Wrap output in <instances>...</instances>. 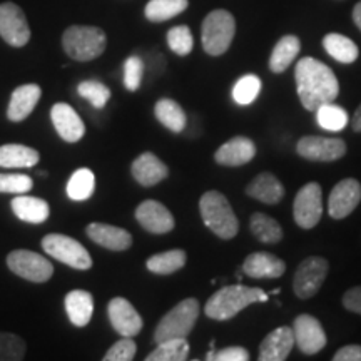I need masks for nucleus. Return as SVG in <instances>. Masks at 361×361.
<instances>
[{
    "label": "nucleus",
    "mask_w": 361,
    "mask_h": 361,
    "mask_svg": "<svg viewBox=\"0 0 361 361\" xmlns=\"http://www.w3.org/2000/svg\"><path fill=\"white\" fill-rule=\"evenodd\" d=\"M256 156V144L246 135H236V137L226 141L218 151L214 152V161L219 166L226 168H239L251 162Z\"/></svg>",
    "instance_id": "nucleus-17"
},
{
    "label": "nucleus",
    "mask_w": 361,
    "mask_h": 361,
    "mask_svg": "<svg viewBox=\"0 0 361 361\" xmlns=\"http://www.w3.org/2000/svg\"><path fill=\"white\" fill-rule=\"evenodd\" d=\"M200 213L207 228L221 239H233L239 231V221L231 202L219 191H206L200 200Z\"/></svg>",
    "instance_id": "nucleus-3"
},
{
    "label": "nucleus",
    "mask_w": 361,
    "mask_h": 361,
    "mask_svg": "<svg viewBox=\"0 0 361 361\" xmlns=\"http://www.w3.org/2000/svg\"><path fill=\"white\" fill-rule=\"evenodd\" d=\"M316 121H318V124L322 126L323 129L338 133V130H343L348 126V112L343 109V107L336 106V104L328 102L323 104V106L316 111Z\"/></svg>",
    "instance_id": "nucleus-36"
},
{
    "label": "nucleus",
    "mask_w": 361,
    "mask_h": 361,
    "mask_svg": "<svg viewBox=\"0 0 361 361\" xmlns=\"http://www.w3.org/2000/svg\"><path fill=\"white\" fill-rule=\"evenodd\" d=\"M11 207L13 214L24 223L42 224L51 214V207H49L47 201L40 200V197L25 196V194H17L11 202Z\"/></svg>",
    "instance_id": "nucleus-25"
},
{
    "label": "nucleus",
    "mask_w": 361,
    "mask_h": 361,
    "mask_svg": "<svg viewBox=\"0 0 361 361\" xmlns=\"http://www.w3.org/2000/svg\"><path fill=\"white\" fill-rule=\"evenodd\" d=\"M188 356V338H173L157 343V348L146 356V361H184Z\"/></svg>",
    "instance_id": "nucleus-34"
},
{
    "label": "nucleus",
    "mask_w": 361,
    "mask_h": 361,
    "mask_svg": "<svg viewBox=\"0 0 361 361\" xmlns=\"http://www.w3.org/2000/svg\"><path fill=\"white\" fill-rule=\"evenodd\" d=\"M329 264L322 256H310L303 259L293 276V291L300 300H310L318 295L326 279Z\"/></svg>",
    "instance_id": "nucleus-8"
},
{
    "label": "nucleus",
    "mask_w": 361,
    "mask_h": 361,
    "mask_svg": "<svg viewBox=\"0 0 361 361\" xmlns=\"http://www.w3.org/2000/svg\"><path fill=\"white\" fill-rule=\"evenodd\" d=\"M333 361H361V345H346L333 355Z\"/></svg>",
    "instance_id": "nucleus-46"
},
{
    "label": "nucleus",
    "mask_w": 361,
    "mask_h": 361,
    "mask_svg": "<svg viewBox=\"0 0 361 361\" xmlns=\"http://www.w3.org/2000/svg\"><path fill=\"white\" fill-rule=\"evenodd\" d=\"M64 306L71 323L78 328L87 326L94 314V298L85 290H74L67 293Z\"/></svg>",
    "instance_id": "nucleus-27"
},
{
    "label": "nucleus",
    "mask_w": 361,
    "mask_h": 361,
    "mask_svg": "<svg viewBox=\"0 0 361 361\" xmlns=\"http://www.w3.org/2000/svg\"><path fill=\"white\" fill-rule=\"evenodd\" d=\"M351 129H353V133H361V104L351 117Z\"/></svg>",
    "instance_id": "nucleus-47"
},
{
    "label": "nucleus",
    "mask_w": 361,
    "mask_h": 361,
    "mask_svg": "<svg viewBox=\"0 0 361 361\" xmlns=\"http://www.w3.org/2000/svg\"><path fill=\"white\" fill-rule=\"evenodd\" d=\"M293 333H295V343L298 350L303 355H316L326 346V333L322 323L311 314H300L293 323Z\"/></svg>",
    "instance_id": "nucleus-14"
},
{
    "label": "nucleus",
    "mask_w": 361,
    "mask_h": 361,
    "mask_svg": "<svg viewBox=\"0 0 361 361\" xmlns=\"http://www.w3.org/2000/svg\"><path fill=\"white\" fill-rule=\"evenodd\" d=\"M361 202V183L355 178L341 179L331 189L328 200V213L333 219L348 218Z\"/></svg>",
    "instance_id": "nucleus-13"
},
{
    "label": "nucleus",
    "mask_w": 361,
    "mask_h": 361,
    "mask_svg": "<svg viewBox=\"0 0 361 361\" xmlns=\"http://www.w3.org/2000/svg\"><path fill=\"white\" fill-rule=\"evenodd\" d=\"M107 314L112 328L119 333L121 336L134 338L141 333L142 318L137 310L129 303L126 298H112L107 306Z\"/></svg>",
    "instance_id": "nucleus-16"
},
{
    "label": "nucleus",
    "mask_w": 361,
    "mask_h": 361,
    "mask_svg": "<svg viewBox=\"0 0 361 361\" xmlns=\"http://www.w3.org/2000/svg\"><path fill=\"white\" fill-rule=\"evenodd\" d=\"M346 151V142L338 137L303 135L296 144L298 156L313 162H335L345 157Z\"/></svg>",
    "instance_id": "nucleus-11"
},
{
    "label": "nucleus",
    "mask_w": 361,
    "mask_h": 361,
    "mask_svg": "<svg viewBox=\"0 0 361 361\" xmlns=\"http://www.w3.org/2000/svg\"><path fill=\"white\" fill-rule=\"evenodd\" d=\"M300 51V37H296V35L293 34L283 35V37L276 42V45H274L273 52H271L269 56V71L273 72V74H283V72L295 62V59L298 57Z\"/></svg>",
    "instance_id": "nucleus-28"
},
{
    "label": "nucleus",
    "mask_w": 361,
    "mask_h": 361,
    "mask_svg": "<svg viewBox=\"0 0 361 361\" xmlns=\"http://www.w3.org/2000/svg\"><path fill=\"white\" fill-rule=\"evenodd\" d=\"M295 346V333L290 326H279L268 333L259 345V361H284Z\"/></svg>",
    "instance_id": "nucleus-19"
},
{
    "label": "nucleus",
    "mask_w": 361,
    "mask_h": 361,
    "mask_svg": "<svg viewBox=\"0 0 361 361\" xmlns=\"http://www.w3.org/2000/svg\"><path fill=\"white\" fill-rule=\"evenodd\" d=\"M40 161L39 151L24 144H4L0 146V168L30 169Z\"/></svg>",
    "instance_id": "nucleus-26"
},
{
    "label": "nucleus",
    "mask_w": 361,
    "mask_h": 361,
    "mask_svg": "<svg viewBox=\"0 0 361 361\" xmlns=\"http://www.w3.org/2000/svg\"><path fill=\"white\" fill-rule=\"evenodd\" d=\"M7 266L13 274L32 283H45L54 274L51 261L29 250H16L8 252Z\"/></svg>",
    "instance_id": "nucleus-10"
},
{
    "label": "nucleus",
    "mask_w": 361,
    "mask_h": 361,
    "mask_svg": "<svg viewBox=\"0 0 361 361\" xmlns=\"http://www.w3.org/2000/svg\"><path fill=\"white\" fill-rule=\"evenodd\" d=\"M261 90V79L255 74H246L234 84L233 87V99L239 106H247L259 96Z\"/></svg>",
    "instance_id": "nucleus-38"
},
{
    "label": "nucleus",
    "mask_w": 361,
    "mask_h": 361,
    "mask_svg": "<svg viewBox=\"0 0 361 361\" xmlns=\"http://www.w3.org/2000/svg\"><path fill=\"white\" fill-rule=\"evenodd\" d=\"M96 189V176L87 168H80L71 176L67 183V196L72 201H85L89 200Z\"/></svg>",
    "instance_id": "nucleus-35"
},
{
    "label": "nucleus",
    "mask_w": 361,
    "mask_h": 361,
    "mask_svg": "<svg viewBox=\"0 0 361 361\" xmlns=\"http://www.w3.org/2000/svg\"><path fill=\"white\" fill-rule=\"evenodd\" d=\"M250 231L263 245H278L283 239V228L276 219L264 213H252Z\"/></svg>",
    "instance_id": "nucleus-31"
},
{
    "label": "nucleus",
    "mask_w": 361,
    "mask_h": 361,
    "mask_svg": "<svg viewBox=\"0 0 361 361\" xmlns=\"http://www.w3.org/2000/svg\"><path fill=\"white\" fill-rule=\"evenodd\" d=\"M343 306L351 313L361 314V286H353L343 295Z\"/></svg>",
    "instance_id": "nucleus-45"
},
{
    "label": "nucleus",
    "mask_w": 361,
    "mask_h": 361,
    "mask_svg": "<svg viewBox=\"0 0 361 361\" xmlns=\"http://www.w3.org/2000/svg\"><path fill=\"white\" fill-rule=\"evenodd\" d=\"M87 236L99 246L111 251H126L133 246V236L128 229L106 223H92L85 229Z\"/></svg>",
    "instance_id": "nucleus-21"
},
{
    "label": "nucleus",
    "mask_w": 361,
    "mask_h": 361,
    "mask_svg": "<svg viewBox=\"0 0 361 361\" xmlns=\"http://www.w3.org/2000/svg\"><path fill=\"white\" fill-rule=\"evenodd\" d=\"M25 341L13 333H0V361H20L25 358Z\"/></svg>",
    "instance_id": "nucleus-40"
},
{
    "label": "nucleus",
    "mask_w": 361,
    "mask_h": 361,
    "mask_svg": "<svg viewBox=\"0 0 361 361\" xmlns=\"http://www.w3.org/2000/svg\"><path fill=\"white\" fill-rule=\"evenodd\" d=\"M323 47L328 52L329 57L335 61L341 62V64H353V62L360 56V49L353 40L346 35L329 32L323 37Z\"/></svg>",
    "instance_id": "nucleus-30"
},
{
    "label": "nucleus",
    "mask_w": 361,
    "mask_h": 361,
    "mask_svg": "<svg viewBox=\"0 0 361 361\" xmlns=\"http://www.w3.org/2000/svg\"><path fill=\"white\" fill-rule=\"evenodd\" d=\"M0 37L12 47H24L30 40L29 22L17 4H0Z\"/></svg>",
    "instance_id": "nucleus-12"
},
{
    "label": "nucleus",
    "mask_w": 361,
    "mask_h": 361,
    "mask_svg": "<svg viewBox=\"0 0 361 361\" xmlns=\"http://www.w3.org/2000/svg\"><path fill=\"white\" fill-rule=\"evenodd\" d=\"M133 178L144 188H152L169 176V168L152 152H142L130 166Z\"/></svg>",
    "instance_id": "nucleus-23"
},
{
    "label": "nucleus",
    "mask_w": 361,
    "mask_h": 361,
    "mask_svg": "<svg viewBox=\"0 0 361 361\" xmlns=\"http://www.w3.org/2000/svg\"><path fill=\"white\" fill-rule=\"evenodd\" d=\"M298 97L306 111L316 112L323 104L336 101L340 84L329 67L314 57H303L295 67Z\"/></svg>",
    "instance_id": "nucleus-1"
},
{
    "label": "nucleus",
    "mask_w": 361,
    "mask_h": 361,
    "mask_svg": "<svg viewBox=\"0 0 361 361\" xmlns=\"http://www.w3.org/2000/svg\"><path fill=\"white\" fill-rule=\"evenodd\" d=\"M34 188V180L25 174H0V192L27 194Z\"/></svg>",
    "instance_id": "nucleus-41"
},
{
    "label": "nucleus",
    "mask_w": 361,
    "mask_h": 361,
    "mask_svg": "<svg viewBox=\"0 0 361 361\" xmlns=\"http://www.w3.org/2000/svg\"><path fill=\"white\" fill-rule=\"evenodd\" d=\"M200 318V301L196 298H186L168 311L157 323L154 341L161 343L173 338H188Z\"/></svg>",
    "instance_id": "nucleus-6"
},
{
    "label": "nucleus",
    "mask_w": 361,
    "mask_h": 361,
    "mask_svg": "<svg viewBox=\"0 0 361 361\" xmlns=\"http://www.w3.org/2000/svg\"><path fill=\"white\" fill-rule=\"evenodd\" d=\"M62 47L74 61L89 62L106 51L107 35L94 25H71L62 34Z\"/></svg>",
    "instance_id": "nucleus-4"
},
{
    "label": "nucleus",
    "mask_w": 361,
    "mask_h": 361,
    "mask_svg": "<svg viewBox=\"0 0 361 361\" xmlns=\"http://www.w3.org/2000/svg\"><path fill=\"white\" fill-rule=\"evenodd\" d=\"M168 45L176 56L186 57L192 52L194 37L188 25H176L168 32Z\"/></svg>",
    "instance_id": "nucleus-39"
},
{
    "label": "nucleus",
    "mask_w": 361,
    "mask_h": 361,
    "mask_svg": "<svg viewBox=\"0 0 361 361\" xmlns=\"http://www.w3.org/2000/svg\"><path fill=\"white\" fill-rule=\"evenodd\" d=\"M207 361H247L250 351L243 346H229L219 351H209L206 356Z\"/></svg>",
    "instance_id": "nucleus-44"
},
{
    "label": "nucleus",
    "mask_w": 361,
    "mask_h": 361,
    "mask_svg": "<svg viewBox=\"0 0 361 361\" xmlns=\"http://www.w3.org/2000/svg\"><path fill=\"white\" fill-rule=\"evenodd\" d=\"M154 114H156V119L159 121L164 128H168L176 134L183 133V130L186 129L188 116L183 107H180L174 99H168V97L159 99L154 106Z\"/></svg>",
    "instance_id": "nucleus-29"
},
{
    "label": "nucleus",
    "mask_w": 361,
    "mask_h": 361,
    "mask_svg": "<svg viewBox=\"0 0 361 361\" xmlns=\"http://www.w3.org/2000/svg\"><path fill=\"white\" fill-rule=\"evenodd\" d=\"M188 261L186 251L183 250H171L159 252V255L151 256L146 261V268L154 274H162V276H168V274H173L176 271L183 269L184 264Z\"/></svg>",
    "instance_id": "nucleus-33"
},
{
    "label": "nucleus",
    "mask_w": 361,
    "mask_h": 361,
    "mask_svg": "<svg viewBox=\"0 0 361 361\" xmlns=\"http://www.w3.org/2000/svg\"><path fill=\"white\" fill-rule=\"evenodd\" d=\"M137 223L151 234H166L176 228L174 216L162 202L154 200H146L135 209Z\"/></svg>",
    "instance_id": "nucleus-15"
},
{
    "label": "nucleus",
    "mask_w": 361,
    "mask_h": 361,
    "mask_svg": "<svg viewBox=\"0 0 361 361\" xmlns=\"http://www.w3.org/2000/svg\"><path fill=\"white\" fill-rule=\"evenodd\" d=\"M351 17H353L355 25L361 30V0L353 7V12H351Z\"/></svg>",
    "instance_id": "nucleus-48"
},
{
    "label": "nucleus",
    "mask_w": 361,
    "mask_h": 361,
    "mask_svg": "<svg viewBox=\"0 0 361 361\" xmlns=\"http://www.w3.org/2000/svg\"><path fill=\"white\" fill-rule=\"evenodd\" d=\"M42 96V89L37 84H24L19 85L12 92L11 102L7 107V117L12 123H22L27 119L35 109Z\"/></svg>",
    "instance_id": "nucleus-22"
},
{
    "label": "nucleus",
    "mask_w": 361,
    "mask_h": 361,
    "mask_svg": "<svg viewBox=\"0 0 361 361\" xmlns=\"http://www.w3.org/2000/svg\"><path fill=\"white\" fill-rule=\"evenodd\" d=\"M42 247L51 258L61 261L71 268L79 271L92 268V258H90L87 250L74 238L66 236V234H47L42 239Z\"/></svg>",
    "instance_id": "nucleus-7"
},
{
    "label": "nucleus",
    "mask_w": 361,
    "mask_h": 361,
    "mask_svg": "<svg viewBox=\"0 0 361 361\" xmlns=\"http://www.w3.org/2000/svg\"><path fill=\"white\" fill-rule=\"evenodd\" d=\"M135 353H137V346L133 338L123 336V340H119L107 350V353L104 355V361H130L134 360Z\"/></svg>",
    "instance_id": "nucleus-43"
},
{
    "label": "nucleus",
    "mask_w": 361,
    "mask_h": 361,
    "mask_svg": "<svg viewBox=\"0 0 361 361\" xmlns=\"http://www.w3.org/2000/svg\"><path fill=\"white\" fill-rule=\"evenodd\" d=\"M51 119L57 134L66 142H78L84 137L85 126L80 116L75 112L69 104L57 102L51 109Z\"/></svg>",
    "instance_id": "nucleus-18"
},
{
    "label": "nucleus",
    "mask_w": 361,
    "mask_h": 361,
    "mask_svg": "<svg viewBox=\"0 0 361 361\" xmlns=\"http://www.w3.org/2000/svg\"><path fill=\"white\" fill-rule=\"evenodd\" d=\"M144 78V61L139 56H130L124 62V85L130 92L141 87Z\"/></svg>",
    "instance_id": "nucleus-42"
},
{
    "label": "nucleus",
    "mask_w": 361,
    "mask_h": 361,
    "mask_svg": "<svg viewBox=\"0 0 361 361\" xmlns=\"http://www.w3.org/2000/svg\"><path fill=\"white\" fill-rule=\"evenodd\" d=\"M241 269L243 273L255 279H276L286 273V263L271 252L258 251L247 256Z\"/></svg>",
    "instance_id": "nucleus-20"
},
{
    "label": "nucleus",
    "mask_w": 361,
    "mask_h": 361,
    "mask_svg": "<svg viewBox=\"0 0 361 361\" xmlns=\"http://www.w3.org/2000/svg\"><path fill=\"white\" fill-rule=\"evenodd\" d=\"M234 34H236V19L231 12L216 8L204 17L201 25V42L207 56L219 57L229 51Z\"/></svg>",
    "instance_id": "nucleus-5"
},
{
    "label": "nucleus",
    "mask_w": 361,
    "mask_h": 361,
    "mask_svg": "<svg viewBox=\"0 0 361 361\" xmlns=\"http://www.w3.org/2000/svg\"><path fill=\"white\" fill-rule=\"evenodd\" d=\"M78 94L92 104L96 109H102L111 99V89L99 80H82L78 85Z\"/></svg>",
    "instance_id": "nucleus-37"
},
{
    "label": "nucleus",
    "mask_w": 361,
    "mask_h": 361,
    "mask_svg": "<svg viewBox=\"0 0 361 361\" xmlns=\"http://www.w3.org/2000/svg\"><path fill=\"white\" fill-rule=\"evenodd\" d=\"M269 295L261 288H251L245 284H231L214 293L206 301L204 314L211 319L228 322L241 313L243 310L255 303H268Z\"/></svg>",
    "instance_id": "nucleus-2"
},
{
    "label": "nucleus",
    "mask_w": 361,
    "mask_h": 361,
    "mask_svg": "<svg viewBox=\"0 0 361 361\" xmlns=\"http://www.w3.org/2000/svg\"><path fill=\"white\" fill-rule=\"evenodd\" d=\"M189 7V0H149L144 7V16L149 22H166L174 19Z\"/></svg>",
    "instance_id": "nucleus-32"
},
{
    "label": "nucleus",
    "mask_w": 361,
    "mask_h": 361,
    "mask_svg": "<svg viewBox=\"0 0 361 361\" xmlns=\"http://www.w3.org/2000/svg\"><path fill=\"white\" fill-rule=\"evenodd\" d=\"M323 216V191L318 183L305 184L293 201V218L301 229H313Z\"/></svg>",
    "instance_id": "nucleus-9"
},
{
    "label": "nucleus",
    "mask_w": 361,
    "mask_h": 361,
    "mask_svg": "<svg viewBox=\"0 0 361 361\" xmlns=\"http://www.w3.org/2000/svg\"><path fill=\"white\" fill-rule=\"evenodd\" d=\"M245 192L252 200L273 206L281 202L284 197V186L273 173L263 171L247 184Z\"/></svg>",
    "instance_id": "nucleus-24"
}]
</instances>
